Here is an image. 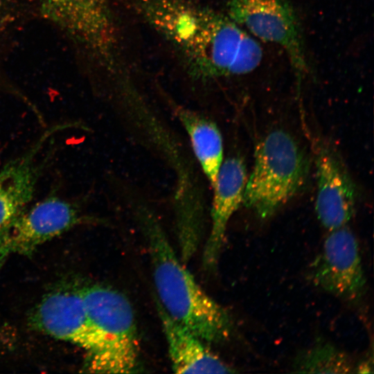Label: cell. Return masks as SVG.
I'll return each instance as SVG.
<instances>
[{
    "label": "cell",
    "instance_id": "1",
    "mask_svg": "<svg viewBox=\"0 0 374 374\" xmlns=\"http://www.w3.org/2000/svg\"><path fill=\"white\" fill-rule=\"evenodd\" d=\"M132 3L172 46L197 80L245 75L262 60L260 44L226 13L188 0H132Z\"/></svg>",
    "mask_w": 374,
    "mask_h": 374
},
{
    "label": "cell",
    "instance_id": "2",
    "mask_svg": "<svg viewBox=\"0 0 374 374\" xmlns=\"http://www.w3.org/2000/svg\"><path fill=\"white\" fill-rule=\"evenodd\" d=\"M137 216L148 243L157 300L163 309L204 342L230 341L236 332L231 314L197 284L152 211L140 206Z\"/></svg>",
    "mask_w": 374,
    "mask_h": 374
},
{
    "label": "cell",
    "instance_id": "3",
    "mask_svg": "<svg viewBox=\"0 0 374 374\" xmlns=\"http://www.w3.org/2000/svg\"><path fill=\"white\" fill-rule=\"evenodd\" d=\"M309 170V159L295 138L272 130L256 147L242 203L259 219H269L301 190Z\"/></svg>",
    "mask_w": 374,
    "mask_h": 374
},
{
    "label": "cell",
    "instance_id": "4",
    "mask_svg": "<svg viewBox=\"0 0 374 374\" xmlns=\"http://www.w3.org/2000/svg\"><path fill=\"white\" fill-rule=\"evenodd\" d=\"M100 336V346L87 357L91 373L141 371L140 345L134 312L127 298L113 288L93 285L78 289Z\"/></svg>",
    "mask_w": 374,
    "mask_h": 374
},
{
    "label": "cell",
    "instance_id": "5",
    "mask_svg": "<svg viewBox=\"0 0 374 374\" xmlns=\"http://www.w3.org/2000/svg\"><path fill=\"white\" fill-rule=\"evenodd\" d=\"M226 15L251 35L287 53L299 81L308 71L301 25L289 0H228Z\"/></svg>",
    "mask_w": 374,
    "mask_h": 374
},
{
    "label": "cell",
    "instance_id": "6",
    "mask_svg": "<svg viewBox=\"0 0 374 374\" xmlns=\"http://www.w3.org/2000/svg\"><path fill=\"white\" fill-rule=\"evenodd\" d=\"M308 274L314 285L342 301L355 303L362 299L366 280L359 246L346 225L329 231Z\"/></svg>",
    "mask_w": 374,
    "mask_h": 374
},
{
    "label": "cell",
    "instance_id": "7",
    "mask_svg": "<svg viewBox=\"0 0 374 374\" xmlns=\"http://www.w3.org/2000/svg\"><path fill=\"white\" fill-rule=\"evenodd\" d=\"M89 220L73 202L52 195L28 207L0 235V264L12 255L36 249Z\"/></svg>",
    "mask_w": 374,
    "mask_h": 374
},
{
    "label": "cell",
    "instance_id": "8",
    "mask_svg": "<svg viewBox=\"0 0 374 374\" xmlns=\"http://www.w3.org/2000/svg\"><path fill=\"white\" fill-rule=\"evenodd\" d=\"M71 124L48 129L24 153L0 169V235L30 206L51 157L47 144L57 132Z\"/></svg>",
    "mask_w": 374,
    "mask_h": 374
},
{
    "label": "cell",
    "instance_id": "9",
    "mask_svg": "<svg viewBox=\"0 0 374 374\" xmlns=\"http://www.w3.org/2000/svg\"><path fill=\"white\" fill-rule=\"evenodd\" d=\"M47 11L97 60L119 48L116 26L107 0H43Z\"/></svg>",
    "mask_w": 374,
    "mask_h": 374
},
{
    "label": "cell",
    "instance_id": "10",
    "mask_svg": "<svg viewBox=\"0 0 374 374\" xmlns=\"http://www.w3.org/2000/svg\"><path fill=\"white\" fill-rule=\"evenodd\" d=\"M30 323L46 335L81 347L87 357L99 348L98 330L78 290H57L47 294L33 312Z\"/></svg>",
    "mask_w": 374,
    "mask_h": 374
},
{
    "label": "cell",
    "instance_id": "11",
    "mask_svg": "<svg viewBox=\"0 0 374 374\" xmlns=\"http://www.w3.org/2000/svg\"><path fill=\"white\" fill-rule=\"evenodd\" d=\"M315 165L318 220L328 231L347 225L355 213L357 194L344 163L334 148L321 143L316 148Z\"/></svg>",
    "mask_w": 374,
    "mask_h": 374
},
{
    "label": "cell",
    "instance_id": "12",
    "mask_svg": "<svg viewBox=\"0 0 374 374\" xmlns=\"http://www.w3.org/2000/svg\"><path fill=\"white\" fill-rule=\"evenodd\" d=\"M247 179L242 158L233 156L223 161L213 187L211 225L202 255L203 265L208 270L217 265L228 223L242 203Z\"/></svg>",
    "mask_w": 374,
    "mask_h": 374
},
{
    "label": "cell",
    "instance_id": "13",
    "mask_svg": "<svg viewBox=\"0 0 374 374\" xmlns=\"http://www.w3.org/2000/svg\"><path fill=\"white\" fill-rule=\"evenodd\" d=\"M156 305L168 344L173 371L176 373H232L224 363L188 328L172 319L157 299Z\"/></svg>",
    "mask_w": 374,
    "mask_h": 374
},
{
    "label": "cell",
    "instance_id": "14",
    "mask_svg": "<svg viewBox=\"0 0 374 374\" xmlns=\"http://www.w3.org/2000/svg\"><path fill=\"white\" fill-rule=\"evenodd\" d=\"M175 112L185 129L204 174L212 188L223 163V140L217 125L197 112L177 106Z\"/></svg>",
    "mask_w": 374,
    "mask_h": 374
},
{
    "label": "cell",
    "instance_id": "15",
    "mask_svg": "<svg viewBox=\"0 0 374 374\" xmlns=\"http://www.w3.org/2000/svg\"><path fill=\"white\" fill-rule=\"evenodd\" d=\"M355 363L344 351L330 342L319 341L299 352L292 368L300 373H353Z\"/></svg>",
    "mask_w": 374,
    "mask_h": 374
}]
</instances>
